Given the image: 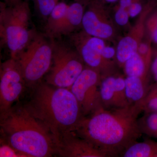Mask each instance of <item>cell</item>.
Masks as SVG:
<instances>
[{
	"label": "cell",
	"mask_w": 157,
	"mask_h": 157,
	"mask_svg": "<svg viewBox=\"0 0 157 157\" xmlns=\"http://www.w3.org/2000/svg\"><path fill=\"white\" fill-rule=\"evenodd\" d=\"M144 101L121 108L101 107L83 117L74 132L108 157L120 156L142 135L138 117L143 111Z\"/></svg>",
	"instance_id": "cell-1"
},
{
	"label": "cell",
	"mask_w": 157,
	"mask_h": 157,
	"mask_svg": "<svg viewBox=\"0 0 157 157\" xmlns=\"http://www.w3.org/2000/svg\"><path fill=\"white\" fill-rule=\"evenodd\" d=\"M34 88L30 101L25 107L47 129L56 146L63 134L74 132L84 116L69 89L55 87L46 82H40Z\"/></svg>",
	"instance_id": "cell-2"
},
{
	"label": "cell",
	"mask_w": 157,
	"mask_h": 157,
	"mask_svg": "<svg viewBox=\"0 0 157 157\" xmlns=\"http://www.w3.org/2000/svg\"><path fill=\"white\" fill-rule=\"evenodd\" d=\"M3 140L29 157L57 154L53 138L47 129L25 107L15 105L1 113Z\"/></svg>",
	"instance_id": "cell-3"
},
{
	"label": "cell",
	"mask_w": 157,
	"mask_h": 157,
	"mask_svg": "<svg viewBox=\"0 0 157 157\" xmlns=\"http://www.w3.org/2000/svg\"><path fill=\"white\" fill-rule=\"evenodd\" d=\"M30 9L27 1L9 7L1 2V36L14 59L27 45L34 33L29 30Z\"/></svg>",
	"instance_id": "cell-4"
},
{
	"label": "cell",
	"mask_w": 157,
	"mask_h": 157,
	"mask_svg": "<svg viewBox=\"0 0 157 157\" xmlns=\"http://www.w3.org/2000/svg\"><path fill=\"white\" fill-rule=\"evenodd\" d=\"M52 44L45 37L35 34L14 59L19 66L27 86L34 88L50 70L52 61Z\"/></svg>",
	"instance_id": "cell-5"
},
{
	"label": "cell",
	"mask_w": 157,
	"mask_h": 157,
	"mask_svg": "<svg viewBox=\"0 0 157 157\" xmlns=\"http://www.w3.org/2000/svg\"><path fill=\"white\" fill-rule=\"evenodd\" d=\"M52 64L45 76L48 84L59 88L70 89L86 65L76 49L51 39Z\"/></svg>",
	"instance_id": "cell-6"
},
{
	"label": "cell",
	"mask_w": 157,
	"mask_h": 157,
	"mask_svg": "<svg viewBox=\"0 0 157 157\" xmlns=\"http://www.w3.org/2000/svg\"><path fill=\"white\" fill-rule=\"evenodd\" d=\"M71 41L86 66L98 70L102 78L116 74V62L106 59L102 52L105 40L86 33L84 31L73 34Z\"/></svg>",
	"instance_id": "cell-7"
},
{
	"label": "cell",
	"mask_w": 157,
	"mask_h": 157,
	"mask_svg": "<svg viewBox=\"0 0 157 157\" xmlns=\"http://www.w3.org/2000/svg\"><path fill=\"white\" fill-rule=\"evenodd\" d=\"M102 78L99 71L86 66L69 89L77 99L83 116L91 115L103 107L100 95Z\"/></svg>",
	"instance_id": "cell-8"
},
{
	"label": "cell",
	"mask_w": 157,
	"mask_h": 157,
	"mask_svg": "<svg viewBox=\"0 0 157 157\" xmlns=\"http://www.w3.org/2000/svg\"><path fill=\"white\" fill-rule=\"evenodd\" d=\"M25 80L17 62L11 58L3 63L0 71V113L10 109L25 88Z\"/></svg>",
	"instance_id": "cell-9"
},
{
	"label": "cell",
	"mask_w": 157,
	"mask_h": 157,
	"mask_svg": "<svg viewBox=\"0 0 157 157\" xmlns=\"http://www.w3.org/2000/svg\"><path fill=\"white\" fill-rule=\"evenodd\" d=\"M87 6L82 18L83 30L104 40L114 39L116 30L105 4L97 0H89Z\"/></svg>",
	"instance_id": "cell-10"
},
{
	"label": "cell",
	"mask_w": 157,
	"mask_h": 157,
	"mask_svg": "<svg viewBox=\"0 0 157 157\" xmlns=\"http://www.w3.org/2000/svg\"><path fill=\"white\" fill-rule=\"evenodd\" d=\"M153 2L150 1L144 5L135 25L128 33L119 40L116 48V62L123 68L124 64L133 55L137 52L138 46L143 41L145 33V22L152 10Z\"/></svg>",
	"instance_id": "cell-11"
},
{
	"label": "cell",
	"mask_w": 157,
	"mask_h": 157,
	"mask_svg": "<svg viewBox=\"0 0 157 157\" xmlns=\"http://www.w3.org/2000/svg\"><path fill=\"white\" fill-rule=\"evenodd\" d=\"M57 154L63 157H108L74 131L66 132L56 145Z\"/></svg>",
	"instance_id": "cell-12"
},
{
	"label": "cell",
	"mask_w": 157,
	"mask_h": 157,
	"mask_svg": "<svg viewBox=\"0 0 157 157\" xmlns=\"http://www.w3.org/2000/svg\"><path fill=\"white\" fill-rule=\"evenodd\" d=\"M89 0H76L69 6L64 21L58 33L57 37L71 35L76 29L82 26L85 12V5Z\"/></svg>",
	"instance_id": "cell-13"
},
{
	"label": "cell",
	"mask_w": 157,
	"mask_h": 157,
	"mask_svg": "<svg viewBox=\"0 0 157 157\" xmlns=\"http://www.w3.org/2000/svg\"><path fill=\"white\" fill-rule=\"evenodd\" d=\"M125 83L126 94L130 104L144 100L150 88L147 79L136 76H126Z\"/></svg>",
	"instance_id": "cell-14"
},
{
	"label": "cell",
	"mask_w": 157,
	"mask_h": 157,
	"mask_svg": "<svg viewBox=\"0 0 157 157\" xmlns=\"http://www.w3.org/2000/svg\"><path fill=\"white\" fill-rule=\"evenodd\" d=\"M69 6L64 2H60L47 18L45 32L47 36L50 39H54L57 37L58 33L64 22Z\"/></svg>",
	"instance_id": "cell-15"
},
{
	"label": "cell",
	"mask_w": 157,
	"mask_h": 157,
	"mask_svg": "<svg viewBox=\"0 0 157 157\" xmlns=\"http://www.w3.org/2000/svg\"><path fill=\"white\" fill-rule=\"evenodd\" d=\"M116 74L102 78L100 86V95L102 106L106 109L120 107L118 102L114 82Z\"/></svg>",
	"instance_id": "cell-16"
},
{
	"label": "cell",
	"mask_w": 157,
	"mask_h": 157,
	"mask_svg": "<svg viewBox=\"0 0 157 157\" xmlns=\"http://www.w3.org/2000/svg\"><path fill=\"white\" fill-rule=\"evenodd\" d=\"M120 157H157V141L151 140L136 141L125 150Z\"/></svg>",
	"instance_id": "cell-17"
},
{
	"label": "cell",
	"mask_w": 157,
	"mask_h": 157,
	"mask_svg": "<svg viewBox=\"0 0 157 157\" xmlns=\"http://www.w3.org/2000/svg\"><path fill=\"white\" fill-rule=\"evenodd\" d=\"M150 68L137 52L129 58L123 67L126 76H136L145 79H147Z\"/></svg>",
	"instance_id": "cell-18"
},
{
	"label": "cell",
	"mask_w": 157,
	"mask_h": 157,
	"mask_svg": "<svg viewBox=\"0 0 157 157\" xmlns=\"http://www.w3.org/2000/svg\"><path fill=\"white\" fill-rule=\"evenodd\" d=\"M34 7L40 17L47 19L52 11L62 0H33Z\"/></svg>",
	"instance_id": "cell-19"
},
{
	"label": "cell",
	"mask_w": 157,
	"mask_h": 157,
	"mask_svg": "<svg viewBox=\"0 0 157 157\" xmlns=\"http://www.w3.org/2000/svg\"><path fill=\"white\" fill-rule=\"evenodd\" d=\"M114 87L120 107H126L130 104L128 102L126 94L125 78L116 74Z\"/></svg>",
	"instance_id": "cell-20"
},
{
	"label": "cell",
	"mask_w": 157,
	"mask_h": 157,
	"mask_svg": "<svg viewBox=\"0 0 157 157\" xmlns=\"http://www.w3.org/2000/svg\"><path fill=\"white\" fill-rule=\"evenodd\" d=\"M143 111L157 112V83L150 88L144 101Z\"/></svg>",
	"instance_id": "cell-21"
},
{
	"label": "cell",
	"mask_w": 157,
	"mask_h": 157,
	"mask_svg": "<svg viewBox=\"0 0 157 157\" xmlns=\"http://www.w3.org/2000/svg\"><path fill=\"white\" fill-rule=\"evenodd\" d=\"M149 15L145 22V31L151 41L157 44V11Z\"/></svg>",
	"instance_id": "cell-22"
},
{
	"label": "cell",
	"mask_w": 157,
	"mask_h": 157,
	"mask_svg": "<svg viewBox=\"0 0 157 157\" xmlns=\"http://www.w3.org/2000/svg\"><path fill=\"white\" fill-rule=\"evenodd\" d=\"M1 157H29L25 154L19 151L1 138L0 147Z\"/></svg>",
	"instance_id": "cell-23"
},
{
	"label": "cell",
	"mask_w": 157,
	"mask_h": 157,
	"mask_svg": "<svg viewBox=\"0 0 157 157\" xmlns=\"http://www.w3.org/2000/svg\"><path fill=\"white\" fill-rule=\"evenodd\" d=\"M129 8L117 6L114 14V21L117 24L120 26L128 25L130 18L129 13Z\"/></svg>",
	"instance_id": "cell-24"
},
{
	"label": "cell",
	"mask_w": 157,
	"mask_h": 157,
	"mask_svg": "<svg viewBox=\"0 0 157 157\" xmlns=\"http://www.w3.org/2000/svg\"><path fill=\"white\" fill-rule=\"evenodd\" d=\"M151 40L150 39L149 42L143 41L140 43L138 46L137 52L142 57V58L146 62L147 64L150 67L152 60V49L151 45Z\"/></svg>",
	"instance_id": "cell-25"
},
{
	"label": "cell",
	"mask_w": 157,
	"mask_h": 157,
	"mask_svg": "<svg viewBox=\"0 0 157 157\" xmlns=\"http://www.w3.org/2000/svg\"><path fill=\"white\" fill-rule=\"evenodd\" d=\"M144 5H143V0H133L129 9L130 17H135L140 15L143 11Z\"/></svg>",
	"instance_id": "cell-26"
},
{
	"label": "cell",
	"mask_w": 157,
	"mask_h": 157,
	"mask_svg": "<svg viewBox=\"0 0 157 157\" xmlns=\"http://www.w3.org/2000/svg\"><path fill=\"white\" fill-rule=\"evenodd\" d=\"M102 56L108 60L116 62V49L111 46H105L103 52Z\"/></svg>",
	"instance_id": "cell-27"
},
{
	"label": "cell",
	"mask_w": 157,
	"mask_h": 157,
	"mask_svg": "<svg viewBox=\"0 0 157 157\" xmlns=\"http://www.w3.org/2000/svg\"><path fill=\"white\" fill-rule=\"evenodd\" d=\"M151 68L152 73L157 83V53L153 60L151 61Z\"/></svg>",
	"instance_id": "cell-28"
},
{
	"label": "cell",
	"mask_w": 157,
	"mask_h": 157,
	"mask_svg": "<svg viewBox=\"0 0 157 157\" xmlns=\"http://www.w3.org/2000/svg\"><path fill=\"white\" fill-rule=\"evenodd\" d=\"M4 1L6 6L9 7H11L19 4L23 1L22 0H4Z\"/></svg>",
	"instance_id": "cell-29"
}]
</instances>
